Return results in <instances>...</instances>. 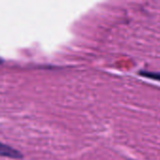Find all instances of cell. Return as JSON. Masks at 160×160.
I'll use <instances>...</instances> for the list:
<instances>
[{"label":"cell","instance_id":"6da1fadb","mask_svg":"<svg viewBox=\"0 0 160 160\" xmlns=\"http://www.w3.org/2000/svg\"><path fill=\"white\" fill-rule=\"evenodd\" d=\"M0 157L12 158V159H20L23 158V155L16 149L0 142Z\"/></svg>","mask_w":160,"mask_h":160},{"label":"cell","instance_id":"7a4b0ae2","mask_svg":"<svg viewBox=\"0 0 160 160\" xmlns=\"http://www.w3.org/2000/svg\"><path fill=\"white\" fill-rule=\"evenodd\" d=\"M2 62H3V60H2V59L0 58V63H2Z\"/></svg>","mask_w":160,"mask_h":160}]
</instances>
